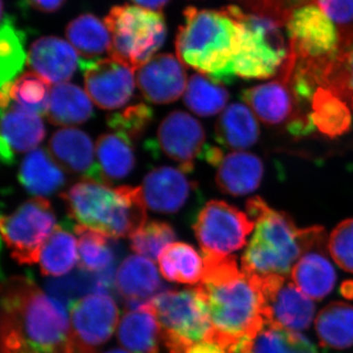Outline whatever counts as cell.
<instances>
[{
	"instance_id": "9",
	"label": "cell",
	"mask_w": 353,
	"mask_h": 353,
	"mask_svg": "<svg viewBox=\"0 0 353 353\" xmlns=\"http://www.w3.org/2000/svg\"><path fill=\"white\" fill-rule=\"evenodd\" d=\"M285 25L290 55L297 61L326 64L341 52L340 30L315 0L294 7Z\"/></svg>"
},
{
	"instance_id": "20",
	"label": "cell",
	"mask_w": 353,
	"mask_h": 353,
	"mask_svg": "<svg viewBox=\"0 0 353 353\" xmlns=\"http://www.w3.org/2000/svg\"><path fill=\"white\" fill-rule=\"evenodd\" d=\"M141 188L146 208L170 214L185 206L194 185L181 169L164 166L150 172Z\"/></svg>"
},
{
	"instance_id": "27",
	"label": "cell",
	"mask_w": 353,
	"mask_h": 353,
	"mask_svg": "<svg viewBox=\"0 0 353 353\" xmlns=\"http://www.w3.org/2000/svg\"><path fill=\"white\" fill-rule=\"evenodd\" d=\"M260 129L256 116L248 105L233 103L225 108L216 123L215 137L225 148L241 152L259 141Z\"/></svg>"
},
{
	"instance_id": "42",
	"label": "cell",
	"mask_w": 353,
	"mask_h": 353,
	"mask_svg": "<svg viewBox=\"0 0 353 353\" xmlns=\"http://www.w3.org/2000/svg\"><path fill=\"white\" fill-rule=\"evenodd\" d=\"M175 239L176 233L171 225L160 221L145 222L130 236L132 250L152 261L158 260L165 246L170 245Z\"/></svg>"
},
{
	"instance_id": "44",
	"label": "cell",
	"mask_w": 353,
	"mask_h": 353,
	"mask_svg": "<svg viewBox=\"0 0 353 353\" xmlns=\"http://www.w3.org/2000/svg\"><path fill=\"white\" fill-rule=\"evenodd\" d=\"M328 250L339 267L353 273V218L343 221L332 231Z\"/></svg>"
},
{
	"instance_id": "36",
	"label": "cell",
	"mask_w": 353,
	"mask_h": 353,
	"mask_svg": "<svg viewBox=\"0 0 353 353\" xmlns=\"http://www.w3.org/2000/svg\"><path fill=\"white\" fill-rule=\"evenodd\" d=\"M69 227L63 223L58 225L44 243L39 259L43 275L62 277L69 273L80 260L78 241Z\"/></svg>"
},
{
	"instance_id": "46",
	"label": "cell",
	"mask_w": 353,
	"mask_h": 353,
	"mask_svg": "<svg viewBox=\"0 0 353 353\" xmlns=\"http://www.w3.org/2000/svg\"><path fill=\"white\" fill-rule=\"evenodd\" d=\"M182 353H233V352L215 341H204L190 345Z\"/></svg>"
},
{
	"instance_id": "45",
	"label": "cell",
	"mask_w": 353,
	"mask_h": 353,
	"mask_svg": "<svg viewBox=\"0 0 353 353\" xmlns=\"http://www.w3.org/2000/svg\"><path fill=\"white\" fill-rule=\"evenodd\" d=\"M340 30L343 48L353 46V0H315Z\"/></svg>"
},
{
	"instance_id": "6",
	"label": "cell",
	"mask_w": 353,
	"mask_h": 353,
	"mask_svg": "<svg viewBox=\"0 0 353 353\" xmlns=\"http://www.w3.org/2000/svg\"><path fill=\"white\" fill-rule=\"evenodd\" d=\"M104 23L111 34V58L138 71L155 57L166 39V24L161 13L143 7H113Z\"/></svg>"
},
{
	"instance_id": "34",
	"label": "cell",
	"mask_w": 353,
	"mask_h": 353,
	"mask_svg": "<svg viewBox=\"0 0 353 353\" xmlns=\"http://www.w3.org/2000/svg\"><path fill=\"white\" fill-rule=\"evenodd\" d=\"M315 330L323 347L347 350L353 345V306L334 301L320 311Z\"/></svg>"
},
{
	"instance_id": "16",
	"label": "cell",
	"mask_w": 353,
	"mask_h": 353,
	"mask_svg": "<svg viewBox=\"0 0 353 353\" xmlns=\"http://www.w3.org/2000/svg\"><path fill=\"white\" fill-rule=\"evenodd\" d=\"M157 145L167 157L180 164L181 170L188 173L205 148V132L189 113L173 111L158 128Z\"/></svg>"
},
{
	"instance_id": "24",
	"label": "cell",
	"mask_w": 353,
	"mask_h": 353,
	"mask_svg": "<svg viewBox=\"0 0 353 353\" xmlns=\"http://www.w3.org/2000/svg\"><path fill=\"white\" fill-rule=\"evenodd\" d=\"M263 174V163L257 155L243 150L230 152L217 166L216 183L224 194L246 196L259 189Z\"/></svg>"
},
{
	"instance_id": "26",
	"label": "cell",
	"mask_w": 353,
	"mask_h": 353,
	"mask_svg": "<svg viewBox=\"0 0 353 353\" xmlns=\"http://www.w3.org/2000/svg\"><path fill=\"white\" fill-rule=\"evenodd\" d=\"M97 152V182L110 185L130 175L136 163L132 141L117 134H101L95 145Z\"/></svg>"
},
{
	"instance_id": "48",
	"label": "cell",
	"mask_w": 353,
	"mask_h": 353,
	"mask_svg": "<svg viewBox=\"0 0 353 353\" xmlns=\"http://www.w3.org/2000/svg\"><path fill=\"white\" fill-rule=\"evenodd\" d=\"M137 6L159 12L170 0H132Z\"/></svg>"
},
{
	"instance_id": "3",
	"label": "cell",
	"mask_w": 353,
	"mask_h": 353,
	"mask_svg": "<svg viewBox=\"0 0 353 353\" xmlns=\"http://www.w3.org/2000/svg\"><path fill=\"white\" fill-rule=\"evenodd\" d=\"M183 16L185 24L176 38V57L213 82H233L241 34L234 7L222 10L188 7Z\"/></svg>"
},
{
	"instance_id": "33",
	"label": "cell",
	"mask_w": 353,
	"mask_h": 353,
	"mask_svg": "<svg viewBox=\"0 0 353 353\" xmlns=\"http://www.w3.org/2000/svg\"><path fill=\"white\" fill-rule=\"evenodd\" d=\"M160 272L169 282L199 285L203 277L204 261L194 246L172 243L158 257Z\"/></svg>"
},
{
	"instance_id": "41",
	"label": "cell",
	"mask_w": 353,
	"mask_h": 353,
	"mask_svg": "<svg viewBox=\"0 0 353 353\" xmlns=\"http://www.w3.org/2000/svg\"><path fill=\"white\" fill-rule=\"evenodd\" d=\"M317 83L347 99L353 108V46L318 72Z\"/></svg>"
},
{
	"instance_id": "17",
	"label": "cell",
	"mask_w": 353,
	"mask_h": 353,
	"mask_svg": "<svg viewBox=\"0 0 353 353\" xmlns=\"http://www.w3.org/2000/svg\"><path fill=\"white\" fill-rule=\"evenodd\" d=\"M292 75V71L282 70L278 80L246 88L241 92L243 101L265 124L276 126L303 116L296 112L299 103L290 83Z\"/></svg>"
},
{
	"instance_id": "8",
	"label": "cell",
	"mask_w": 353,
	"mask_h": 353,
	"mask_svg": "<svg viewBox=\"0 0 353 353\" xmlns=\"http://www.w3.org/2000/svg\"><path fill=\"white\" fill-rule=\"evenodd\" d=\"M150 304L161 327L162 343L169 353H182L190 345L210 338V315L196 288L160 292Z\"/></svg>"
},
{
	"instance_id": "13",
	"label": "cell",
	"mask_w": 353,
	"mask_h": 353,
	"mask_svg": "<svg viewBox=\"0 0 353 353\" xmlns=\"http://www.w3.org/2000/svg\"><path fill=\"white\" fill-rule=\"evenodd\" d=\"M265 322L290 331L308 329L315 315L312 299L292 279L272 275L260 277Z\"/></svg>"
},
{
	"instance_id": "1",
	"label": "cell",
	"mask_w": 353,
	"mask_h": 353,
	"mask_svg": "<svg viewBox=\"0 0 353 353\" xmlns=\"http://www.w3.org/2000/svg\"><path fill=\"white\" fill-rule=\"evenodd\" d=\"M1 353H76L66 307L29 277L2 283Z\"/></svg>"
},
{
	"instance_id": "4",
	"label": "cell",
	"mask_w": 353,
	"mask_h": 353,
	"mask_svg": "<svg viewBox=\"0 0 353 353\" xmlns=\"http://www.w3.org/2000/svg\"><path fill=\"white\" fill-rule=\"evenodd\" d=\"M72 219L78 225L113 239L131 236L146 222V205L141 188L109 185L85 180L61 194Z\"/></svg>"
},
{
	"instance_id": "35",
	"label": "cell",
	"mask_w": 353,
	"mask_h": 353,
	"mask_svg": "<svg viewBox=\"0 0 353 353\" xmlns=\"http://www.w3.org/2000/svg\"><path fill=\"white\" fill-rule=\"evenodd\" d=\"M310 106L309 114L315 129L330 138L345 134L352 126V113L347 104L329 88H318Z\"/></svg>"
},
{
	"instance_id": "25",
	"label": "cell",
	"mask_w": 353,
	"mask_h": 353,
	"mask_svg": "<svg viewBox=\"0 0 353 353\" xmlns=\"http://www.w3.org/2000/svg\"><path fill=\"white\" fill-rule=\"evenodd\" d=\"M118 341L132 353H159L161 327L150 301L125 313L118 327Z\"/></svg>"
},
{
	"instance_id": "2",
	"label": "cell",
	"mask_w": 353,
	"mask_h": 353,
	"mask_svg": "<svg viewBox=\"0 0 353 353\" xmlns=\"http://www.w3.org/2000/svg\"><path fill=\"white\" fill-rule=\"evenodd\" d=\"M202 259L203 277L196 290L208 306L212 323L208 341L234 352L243 339L265 324L260 277L243 271L232 255Z\"/></svg>"
},
{
	"instance_id": "22",
	"label": "cell",
	"mask_w": 353,
	"mask_h": 353,
	"mask_svg": "<svg viewBox=\"0 0 353 353\" xmlns=\"http://www.w3.org/2000/svg\"><path fill=\"white\" fill-rule=\"evenodd\" d=\"M80 62L75 48L64 39L43 37L34 41L28 53L30 68L50 83H66Z\"/></svg>"
},
{
	"instance_id": "23",
	"label": "cell",
	"mask_w": 353,
	"mask_h": 353,
	"mask_svg": "<svg viewBox=\"0 0 353 353\" xmlns=\"http://www.w3.org/2000/svg\"><path fill=\"white\" fill-rule=\"evenodd\" d=\"M115 285L130 309H134L157 296L162 284L152 260L130 255L116 272Z\"/></svg>"
},
{
	"instance_id": "21",
	"label": "cell",
	"mask_w": 353,
	"mask_h": 353,
	"mask_svg": "<svg viewBox=\"0 0 353 353\" xmlns=\"http://www.w3.org/2000/svg\"><path fill=\"white\" fill-rule=\"evenodd\" d=\"M48 153L63 170L97 181V165L92 139L76 128H63L53 134Z\"/></svg>"
},
{
	"instance_id": "50",
	"label": "cell",
	"mask_w": 353,
	"mask_h": 353,
	"mask_svg": "<svg viewBox=\"0 0 353 353\" xmlns=\"http://www.w3.org/2000/svg\"><path fill=\"white\" fill-rule=\"evenodd\" d=\"M104 353H131L127 352V350H120V348H113V350H108V352Z\"/></svg>"
},
{
	"instance_id": "12",
	"label": "cell",
	"mask_w": 353,
	"mask_h": 353,
	"mask_svg": "<svg viewBox=\"0 0 353 353\" xmlns=\"http://www.w3.org/2000/svg\"><path fill=\"white\" fill-rule=\"evenodd\" d=\"M69 313L76 353H95L112 336L119 320V309L108 292L78 299L70 306Z\"/></svg>"
},
{
	"instance_id": "11",
	"label": "cell",
	"mask_w": 353,
	"mask_h": 353,
	"mask_svg": "<svg viewBox=\"0 0 353 353\" xmlns=\"http://www.w3.org/2000/svg\"><path fill=\"white\" fill-rule=\"evenodd\" d=\"M254 222L240 209L223 201L204 205L194 224L203 257H227L246 245Z\"/></svg>"
},
{
	"instance_id": "18",
	"label": "cell",
	"mask_w": 353,
	"mask_h": 353,
	"mask_svg": "<svg viewBox=\"0 0 353 353\" xmlns=\"http://www.w3.org/2000/svg\"><path fill=\"white\" fill-rule=\"evenodd\" d=\"M137 85L146 101L169 104L185 94L187 73L182 62L173 54L155 55L138 70Z\"/></svg>"
},
{
	"instance_id": "10",
	"label": "cell",
	"mask_w": 353,
	"mask_h": 353,
	"mask_svg": "<svg viewBox=\"0 0 353 353\" xmlns=\"http://www.w3.org/2000/svg\"><path fill=\"white\" fill-rule=\"evenodd\" d=\"M57 227L54 211L43 197L29 199L0 221L2 239L20 264L39 261L44 243Z\"/></svg>"
},
{
	"instance_id": "40",
	"label": "cell",
	"mask_w": 353,
	"mask_h": 353,
	"mask_svg": "<svg viewBox=\"0 0 353 353\" xmlns=\"http://www.w3.org/2000/svg\"><path fill=\"white\" fill-rule=\"evenodd\" d=\"M50 90V83L34 72H27L11 83V103L39 116H46Z\"/></svg>"
},
{
	"instance_id": "39",
	"label": "cell",
	"mask_w": 353,
	"mask_h": 353,
	"mask_svg": "<svg viewBox=\"0 0 353 353\" xmlns=\"http://www.w3.org/2000/svg\"><path fill=\"white\" fill-rule=\"evenodd\" d=\"M26 59L25 36L8 17H2L0 32V79L1 85L13 83L24 68Z\"/></svg>"
},
{
	"instance_id": "47",
	"label": "cell",
	"mask_w": 353,
	"mask_h": 353,
	"mask_svg": "<svg viewBox=\"0 0 353 353\" xmlns=\"http://www.w3.org/2000/svg\"><path fill=\"white\" fill-rule=\"evenodd\" d=\"M30 6L43 12H54L61 8L66 0H27Z\"/></svg>"
},
{
	"instance_id": "30",
	"label": "cell",
	"mask_w": 353,
	"mask_h": 353,
	"mask_svg": "<svg viewBox=\"0 0 353 353\" xmlns=\"http://www.w3.org/2000/svg\"><path fill=\"white\" fill-rule=\"evenodd\" d=\"M92 111L90 97L78 85L59 83L51 88L46 117L55 126H76L90 119Z\"/></svg>"
},
{
	"instance_id": "37",
	"label": "cell",
	"mask_w": 353,
	"mask_h": 353,
	"mask_svg": "<svg viewBox=\"0 0 353 353\" xmlns=\"http://www.w3.org/2000/svg\"><path fill=\"white\" fill-rule=\"evenodd\" d=\"M229 92L203 74H194L189 79L183 101L192 112L201 117H210L226 108Z\"/></svg>"
},
{
	"instance_id": "32",
	"label": "cell",
	"mask_w": 353,
	"mask_h": 353,
	"mask_svg": "<svg viewBox=\"0 0 353 353\" xmlns=\"http://www.w3.org/2000/svg\"><path fill=\"white\" fill-rule=\"evenodd\" d=\"M69 43L81 55V59L92 61L102 59L110 53L111 34L108 26L90 14L79 16L66 28Z\"/></svg>"
},
{
	"instance_id": "14",
	"label": "cell",
	"mask_w": 353,
	"mask_h": 353,
	"mask_svg": "<svg viewBox=\"0 0 353 353\" xmlns=\"http://www.w3.org/2000/svg\"><path fill=\"white\" fill-rule=\"evenodd\" d=\"M85 90L99 108L115 110L128 103L134 94V71L113 58L87 61L80 58Z\"/></svg>"
},
{
	"instance_id": "28",
	"label": "cell",
	"mask_w": 353,
	"mask_h": 353,
	"mask_svg": "<svg viewBox=\"0 0 353 353\" xmlns=\"http://www.w3.org/2000/svg\"><path fill=\"white\" fill-rule=\"evenodd\" d=\"M18 176L23 187L38 197L54 194L66 183L61 167L48 152L41 148L28 153L21 164Z\"/></svg>"
},
{
	"instance_id": "19",
	"label": "cell",
	"mask_w": 353,
	"mask_h": 353,
	"mask_svg": "<svg viewBox=\"0 0 353 353\" xmlns=\"http://www.w3.org/2000/svg\"><path fill=\"white\" fill-rule=\"evenodd\" d=\"M1 117L0 154L4 163L11 165L15 161V154L37 150L46 137V129L38 114L12 103L1 111Z\"/></svg>"
},
{
	"instance_id": "49",
	"label": "cell",
	"mask_w": 353,
	"mask_h": 353,
	"mask_svg": "<svg viewBox=\"0 0 353 353\" xmlns=\"http://www.w3.org/2000/svg\"><path fill=\"white\" fill-rule=\"evenodd\" d=\"M341 294L345 297L348 299H352L353 297V281H347V282L343 283L341 285Z\"/></svg>"
},
{
	"instance_id": "43",
	"label": "cell",
	"mask_w": 353,
	"mask_h": 353,
	"mask_svg": "<svg viewBox=\"0 0 353 353\" xmlns=\"http://www.w3.org/2000/svg\"><path fill=\"white\" fill-rule=\"evenodd\" d=\"M153 118V111L145 103L134 104L108 116V125L114 132L134 141L139 139Z\"/></svg>"
},
{
	"instance_id": "29",
	"label": "cell",
	"mask_w": 353,
	"mask_h": 353,
	"mask_svg": "<svg viewBox=\"0 0 353 353\" xmlns=\"http://www.w3.org/2000/svg\"><path fill=\"white\" fill-rule=\"evenodd\" d=\"M234 353H318L303 334L265 322L256 333L243 339Z\"/></svg>"
},
{
	"instance_id": "38",
	"label": "cell",
	"mask_w": 353,
	"mask_h": 353,
	"mask_svg": "<svg viewBox=\"0 0 353 353\" xmlns=\"http://www.w3.org/2000/svg\"><path fill=\"white\" fill-rule=\"evenodd\" d=\"M46 289L53 299L69 309L72 303L88 294L97 292L109 294L110 288L99 274L90 273L80 269V271H77L72 275L48 281Z\"/></svg>"
},
{
	"instance_id": "7",
	"label": "cell",
	"mask_w": 353,
	"mask_h": 353,
	"mask_svg": "<svg viewBox=\"0 0 353 353\" xmlns=\"http://www.w3.org/2000/svg\"><path fill=\"white\" fill-rule=\"evenodd\" d=\"M240 46L234 59L236 75L243 79H268L282 71L290 55L283 34L282 21L267 14H248L238 7Z\"/></svg>"
},
{
	"instance_id": "5",
	"label": "cell",
	"mask_w": 353,
	"mask_h": 353,
	"mask_svg": "<svg viewBox=\"0 0 353 353\" xmlns=\"http://www.w3.org/2000/svg\"><path fill=\"white\" fill-rule=\"evenodd\" d=\"M246 211L255 226L241 257V269L257 277H289L305 250V229H297L289 216L274 210L260 197L248 199Z\"/></svg>"
},
{
	"instance_id": "15",
	"label": "cell",
	"mask_w": 353,
	"mask_h": 353,
	"mask_svg": "<svg viewBox=\"0 0 353 353\" xmlns=\"http://www.w3.org/2000/svg\"><path fill=\"white\" fill-rule=\"evenodd\" d=\"M328 241L321 227L306 229L305 250L290 273V279L312 301H321L331 294L336 274L326 254Z\"/></svg>"
},
{
	"instance_id": "31",
	"label": "cell",
	"mask_w": 353,
	"mask_h": 353,
	"mask_svg": "<svg viewBox=\"0 0 353 353\" xmlns=\"http://www.w3.org/2000/svg\"><path fill=\"white\" fill-rule=\"evenodd\" d=\"M74 231L79 236L80 269L90 273L114 275L118 252L116 239L82 225L74 226Z\"/></svg>"
}]
</instances>
